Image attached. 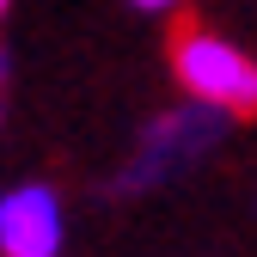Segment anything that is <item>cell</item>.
Returning <instances> with one entry per match:
<instances>
[{"label": "cell", "instance_id": "3", "mask_svg": "<svg viewBox=\"0 0 257 257\" xmlns=\"http://www.w3.org/2000/svg\"><path fill=\"white\" fill-rule=\"evenodd\" d=\"M68 251V202L55 184H7L0 190V257H61Z\"/></svg>", "mask_w": 257, "mask_h": 257}, {"label": "cell", "instance_id": "4", "mask_svg": "<svg viewBox=\"0 0 257 257\" xmlns=\"http://www.w3.org/2000/svg\"><path fill=\"white\" fill-rule=\"evenodd\" d=\"M128 7H141V13H172L178 0H128Z\"/></svg>", "mask_w": 257, "mask_h": 257}, {"label": "cell", "instance_id": "6", "mask_svg": "<svg viewBox=\"0 0 257 257\" xmlns=\"http://www.w3.org/2000/svg\"><path fill=\"white\" fill-rule=\"evenodd\" d=\"M7 13H13V0H0V19H7Z\"/></svg>", "mask_w": 257, "mask_h": 257}, {"label": "cell", "instance_id": "5", "mask_svg": "<svg viewBox=\"0 0 257 257\" xmlns=\"http://www.w3.org/2000/svg\"><path fill=\"white\" fill-rule=\"evenodd\" d=\"M0 128H7V92H0Z\"/></svg>", "mask_w": 257, "mask_h": 257}, {"label": "cell", "instance_id": "1", "mask_svg": "<svg viewBox=\"0 0 257 257\" xmlns=\"http://www.w3.org/2000/svg\"><path fill=\"white\" fill-rule=\"evenodd\" d=\"M227 128H233L227 116L208 110V104H196V98L159 110L141 135H135V147L122 153V166H116L110 190H116V196H159V190L184 184L190 172H202L208 159L220 153Z\"/></svg>", "mask_w": 257, "mask_h": 257}, {"label": "cell", "instance_id": "2", "mask_svg": "<svg viewBox=\"0 0 257 257\" xmlns=\"http://www.w3.org/2000/svg\"><path fill=\"white\" fill-rule=\"evenodd\" d=\"M172 74H178L184 98L220 110L227 122L257 116V55H245L233 37H220V31H202V25L184 31L172 43Z\"/></svg>", "mask_w": 257, "mask_h": 257}]
</instances>
